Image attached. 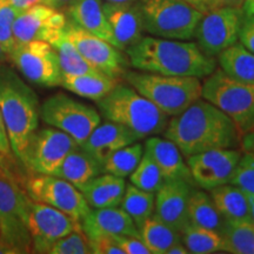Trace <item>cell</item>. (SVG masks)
Here are the masks:
<instances>
[{"instance_id": "obj_1", "label": "cell", "mask_w": 254, "mask_h": 254, "mask_svg": "<svg viewBox=\"0 0 254 254\" xmlns=\"http://www.w3.org/2000/svg\"><path fill=\"white\" fill-rule=\"evenodd\" d=\"M164 136L186 158L217 148H238L241 144V134L233 120L202 98L168 120Z\"/></svg>"}, {"instance_id": "obj_2", "label": "cell", "mask_w": 254, "mask_h": 254, "mask_svg": "<svg viewBox=\"0 0 254 254\" xmlns=\"http://www.w3.org/2000/svg\"><path fill=\"white\" fill-rule=\"evenodd\" d=\"M125 52L136 71L202 79L217 68V59L206 56L190 40L142 37Z\"/></svg>"}, {"instance_id": "obj_3", "label": "cell", "mask_w": 254, "mask_h": 254, "mask_svg": "<svg viewBox=\"0 0 254 254\" xmlns=\"http://www.w3.org/2000/svg\"><path fill=\"white\" fill-rule=\"evenodd\" d=\"M39 110L36 92L17 71L0 63V111L12 151L20 167L30 139L39 126Z\"/></svg>"}, {"instance_id": "obj_4", "label": "cell", "mask_w": 254, "mask_h": 254, "mask_svg": "<svg viewBox=\"0 0 254 254\" xmlns=\"http://www.w3.org/2000/svg\"><path fill=\"white\" fill-rule=\"evenodd\" d=\"M97 106L105 119L127 127L140 139L164 133L171 118L131 85L120 81Z\"/></svg>"}, {"instance_id": "obj_5", "label": "cell", "mask_w": 254, "mask_h": 254, "mask_svg": "<svg viewBox=\"0 0 254 254\" xmlns=\"http://www.w3.org/2000/svg\"><path fill=\"white\" fill-rule=\"evenodd\" d=\"M124 79L168 117L183 113L199 100L202 93V82L196 77L164 75L128 69Z\"/></svg>"}, {"instance_id": "obj_6", "label": "cell", "mask_w": 254, "mask_h": 254, "mask_svg": "<svg viewBox=\"0 0 254 254\" xmlns=\"http://www.w3.org/2000/svg\"><path fill=\"white\" fill-rule=\"evenodd\" d=\"M146 33L165 39L190 40L202 13L185 0H139Z\"/></svg>"}, {"instance_id": "obj_7", "label": "cell", "mask_w": 254, "mask_h": 254, "mask_svg": "<svg viewBox=\"0 0 254 254\" xmlns=\"http://www.w3.org/2000/svg\"><path fill=\"white\" fill-rule=\"evenodd\" d=\"M202 99L213 104L233 120L240 134L254 128V85L234 80L220 68L204 78Z\"/></svg>"}, {"instance_id": "obj_8", "label": "cell", "mask_w": 254, "mask_h": 254, "mask_svg": "<svg viewBox=\"0 0 254 254\" xmlns=\"http://www.w3.org/2000/svg\"><path fill=\"white\" fill-rule=\"evenodd\" d=\"M39 116L51 127L65 132L80 145L101 122L94 107L65 93H56L41 104Z\"/></svg>"}, {"instance_id": "obj_9", "label": "cell", "mask_w": 254, "mask_h": 254, "mask_svg": "<svg viewBox=\"0 0 254 254\" xmlns=\"http://www.w3.org/2000/svg\"><path fill=\"white\" fill-rule=\"evenodd\" d=\"M25 79L37 86H60L62 69L58 55L50 43L41 40L15 44L8 58Z\"/></svg>"}, {"instance_id": "obj_10", "label": "cell", "mask_w": 254, "mask_h": 254, "mask_svg": "<svg viewBox=\"0 0 254 254\" xmlns=\"http://www.w3.org/2000/svg\"><path fill=\"white\" fill-rule=\"evenodd\" d=\"M24 189L32 200L59 209L79 224L91 211L80 190L62 178L33 174L24 182Z\"/></svg>"}, {"instance_id": "obj_11", "label": "cell", "mask_w": 254, "mask_h": 254, "mask_svg": "<svg viewBox=\"0 0 254 254\" xmlns=\"http://www.w3.org/2000/svg\"><path fill=\"white\" fill-rule=\"evenodd\" d=\"M64 34L97 71L119 81L125 77L129 66L125 51L88 33L71 20L66 21Z\"/></svg>"}, {"instance_id": "obj_12", "label": "cell", "mask_w": 254, "mask_h": 254, "mask_svg": "<svg viewBox=\"0 0 254 254\" xmlns=\"http://www.w3.org/2000/svg\"><path fill=\"white\" fill-rule=\"evenodd\" d=\"M24 221L30 233L33 253H49L56 241L80 225L59 209L34 201L28 195L25 201Z\"/></svg>"}, {"instance_id": "obj_13", "label": "cell", "mask_w": 254, "mask_h": 254, "mask_svg": "<svg viewBox=\"0 0 254 254\" xmlns=\"http://www.w3.org/2000/svg\"><path fill=\"white\" fill-rule=\"evenodd\" d=\"M243 8L218 7L202 15L196 26V45L206 56L217 58L219 53L239 41L240 26L244 19Z\"/></svg>"}, {"instance_id": "obj_14", "label": "cell", "mask_w": 254, "mask_h": 254, "mask_svg": "<svg viewBox=\"0 0 254 254\" xmlns=\"http://www.w3.org/2000/svg\"><path fill=\"white\" fill-rule=\"evenodd\" d=\"M27 194L0 174V240L17 250L18 254L31 253L32 241L24 221Z\"/></svg>"}, {"instance_id": "obj_15", "label": "cell", "mask_w": 254, "mask_h": 254, "mask_svg": "<svg viewBox=\"0 0 254 254\" xmlns=\"http://www.w3.org/2000/svg\"><path fill=\"white\" fill-rule=\"evenodd\" d=\"M77 146L74 139L55 127L38 128L27 145L23 167L34 174L53 176L66 155Z\"/></svg>"}, {"instance_id": "obj_16", "label": "cell", "mask_w": 254, "mask_h": 254, "mask_svg": "<svg viewBox=\"0 0 254 254\" xmlns=\"http://www.w3.org/2000/svg\"><path fill=\"white\" fill-rule=\"evenodd\" d=\"M243 150L217 148L187 157L190 173L195 185L211 190L231 183Z\"/></svg>"}, {"instance_id": "obj_17", "label": "cell", "mask_w": 254, "mask_h": 254, "mask_svg": "<svg viewBox=\"0 0 254 254\" xmlns=\"http://www.w3.org/2000/svg\"><path fill=\"white\" fill-rule=\"evenodd\" d=\"M66 19L63 12L44 4H37L19 12L14 20L13 36L15 44L41 40L52 44L62 36Z\"/></svg>"}, {"instance_id": "obj_18", "label": "cell", "mask_w": 254, "mask_h": 254, "mask_svg": "<svg viewBox=\"0 0 254 254\" xmlns=\"http://www.w3.org/2000/svg\"><path fill=\"white\" fill-rule=\"evenodd\" d=\"M192 185L184 180H167L155 193L154 215L183 233L190 224L189 199Z\"/></svg>"}, {"instance_id": "obj_19", "label": "cell", "mask_w": 254, "mask_h": 254, "mask_svg": "<svg viewBox=\"0 0 254 254\" xmlns=\"http://www.w3.org/2000/svg\"><path fill=\"white\" fill-rule=\"evenodd\" d=\"M103 7L120 50L126 51L144 37V20L139 1L131 4L103 1Z\"/></svg>"}, {"instance_id": "obj_20", "label": "cell", "mask_w": 254, "mask_h": 254, "mask_svg": "<svg viewBox=\"0 0 254 254\" xmlns=\"http://www.w3.org/2000/svg\"><path fill=\"white\" fill-rule=\"evenodd\" d=\"M139 140L140 138L129 128L107 120L95 127L79 146L103 165L114 152Z\"/></svg>"}, {"instance_id": "obj_21", "label": "cell", "mask_w": 254, "mask_h": 254, "mask_svg": "<svg viewBox=\"0 0 254 254\" xmlns=\"http://www.w3.org/2000/svg\"><path fill=\"white\" fill-rule=\"evenodd\" d=\"M80 227L88 239L103 234L140 237L138 227L120 206L91 208L80 221Z\"/></svg>"}, {"instance_id": "obj_22", "label": "cell", "mask_w": 254, "mask_h": 254, "mask_svg": "<svg viewBox=\"0 0 254 254\" xmlns=\"http://www.w3.org/2000/svg\"><path fill=\"white\" fill-rule=\"evenodd\" d=\"M144 152L157 164L164 180H184L194 185L192 173L179 147L166 138L152 135L144 145Z\"/></svg>"}, {"instance_id": "obj_23", "label": "cell", "mask_w": 254, "mask_h": 254, "mask_svg": "<svg viewBox=\"0 0 254 254\" xmlns=\"http://www.w3.org/2000/svg\"><path fill=\"white\" fill-rule=\"evenodd\" d=\"M67 13L69 20L82 30L109 41L120 50L118 41L114 38L112 28L105 15L103 0H74L67 8Z\"/></svg>"}, {"instance_id": "obj_24", "label": "cell", "mask_w": 254, "mask_h": 254, "mask_svg": "<svg viewBox=\"0 0 254 254\" xmlns=\"http://www.w3.org/2000/svg\"><path fill=\"white\" fill-rule=\"evenodd\" d=\"M78 190L91 208L117 207L125 194L126 182L124 178L101 173L79 186Z\"/></svg>"}, {"instance_id": "obj_25", "label": "cell", "mask_w": 254, "mask_h": 254, "mask_svg": "<svg viewBox=\"0 0 254 254\" xmlns=\"http://www.w3.org/2000/svg\"><path fill=\"white\" fill-rule=\"evenodd\" d=\"M101 173H104L103 165L78 145L66 155L53 176L62 178L78 189Z\"/></svg>"}, {"instance_id": "obj_26", "label": "cell", "mask_w": 254, "mask_h": 254, "mask_svg": "<svg viewBox=\"0 0 254 254\" xmlns=\"http://www.w3.org/2000/svg\"><path fill=\"white\" fill-rule=\"evenodd\" d=\"M209 194L225 221H252L249 196L239 187L226 184L211 190Z\"/></svg>"}, {"instance_id": "obj_27", "label": "cell", "mask_w": 254, "mask_h": 254, "mask_svg": "<svg viewBox=\"0 0 254 254\" xmlns=\"http://www.w3.org/2000/svg\"><path fill=\"white\" fill-rule=\"evenodd\" d=\"M118 82L119 80L104 73L95 72L79 75L63 74L60 86L81 98L98 101L109 93Z\"/></svg>"}, {"instance_id": "obj_28", "label": "cell", "mask_w": 254, "mask_h": 254, "mask_svg": "<svg viewBox=\"0 0 254 254\" xmlns=\"http://www.w3.org/2000/svg\"><path fill=\"white\" fill-rule=\"evenodd\" d=\"M220 69L234 80L254 85V53L238 43L217 56Z\"/></svg>"}, {"instance_id": "obj_29", "label": "cell", "mask_w": 254, "mask_h": 254, "mask_svg": "<svg viewBox=\"0 0 254 254\" xmlns=\"http://www.w3.org/2000/svg\"><path fill=\"white\" fill-rule=\"evenodd\" d=\"M189 219L190 222L196 226L213 230L221 233L225 226L224 218L219 213L211 194L200 190H190L189 199Z\"/></svg>"}, {"instance_id": "obj_30", "label": "cell", "mask_w": 254, "mask_h": 254, "mask_svg": "<svg viewBox=\"0 0 254 254\" xmlns=\"http://www.w3.org/2000/svg\"><path fill=\"white\" fill-rule=\"evenodd\" d=\"M139 234L151 254H166L174 244L182 241V233L154 214L141 225Z\"/></svg>"}, {"instance_id": "obj_31", "label": "cell", "mask_w": 254, "mask_h": 254, "mask_svg": "<svg viewBox=\"0 0 254 254\" xmlns=\"http://www.w3.org/2000/svg\"><path fill=\"white\" fill-rule=\"evenodd\" d=\"M222 252L254 254V222H225L221 231Z\"/></svg>"}, {"instance_id": "obj_32", "label": "cell", "mask_w": 254, "mask_h": 254, "mask_svg": "<svg viewBox=\"0 0 254 254\" xmlns=\"http://www.w3.org/2000/svg\"><path fill=\"white\" fill-rule=\"evenodd\" d=\"M120 207L131 217L139 230L141 225L154 214L155 194L129 184L126 185L125 194L120 202Z\"/></svg>"}, {"instance_id": "obj_33", "label": "cell", "mask_w": 254, "mask_h": 254, "mask_svg": "<svg viewBox=\"0 0 254 254\" xmlns=\"http://www.w3.org/2000/svg\"><path fill=\"white\" fill-rule=\"evenodd\" d=\"M182 243L192 254L222 252V237L220 233L193 224H190L184 230Z\"/></svg>"}, {"instance_id": "obj_34", "label": "cell", "mask_w": 254, "mask_h": 254, "mask_svg": "<svg viewBox=\"0 0 254 254\" xmlns=\"http://www.w3.org/2000/svg\"><path fill=\"white\" fill-rule=\"evenodd\" d=\"M51 45L55 47L58 55L62 74L79 75L99 72L86 62V59L79 53L74 45L65 37L64 32Z\"/></svg>"}, {"instance_id": "obj_35", "label": "cell", "mask_w": 254, "mask_h": 254, "mask_svg": "<svg viewBox=\"0 0 254 254\" xmlns=\"http://www.w3.org/2000/svg\"><path fill=\"white\" fill-rule=\"evenodd\" d=\"M142 155H144V145H141L140 142L136 141L127 145L114 152L105 161L103 164L104 173L125 179L135 170V167L140 163Z\"/></svg>"}, {"instance_id": "obj_36", "label": "cell", "mask_w": 254, "mask_h": 254, "mask_svg": "<svg viewBox=\"0 0 254 254\" xmlns=\"http://www.w3.org/2000/svg\"><path fill=\"white\" fill-rule=\"evenodd\" d=\"M129 182L133 186L155 194L165 180L157 164L144 152L140 163L129 174Z\"/></svg>"}, {"instance_id": "obj_37", "label": "cell", "mask_w": 254, "mask_h": 254, "mask_svg": "<svg viewBox=\"0 0 254 254\" xmlns=\"http://www.w3.org/2000/svg\"><path fill=\"white\" fill-rule=\"evenodd\" d=\"M91 244L80 225L53 244L49 254H91Z\"/></svg>"}, {"instance_id": "obj_38", "label": "cell", "mask_w": 254, "mask_h": 254, "mask_svg": "<svg viewBox=\"0 0 254 254\" xmlns=\"http://www.w3.org/2000/svg\"><path fill=\"white\" fill-rule=\"evenodd\" d=\"M19 12L8 0H0V47L7 58L15 46L13 25Z\"/></svg>"}, {"instance_id": "obj_39", "label": "cell", "mask_w": 254, "mask_h": 254, "mask_svg": "<svg viewBox=\"0 0 254 254\" xmlns=\"http://www.w3.org/2000/svg\"><path fill=\"white\" fill-rule=\"evenodd\" d=\"M19 166L20 165L12 151L11 142H9L1 111H0V174L19 184Z\"/></svg>"}, {"instance_id": "obj_40", "label": "cell", "mask_w": 254, "mask_h": 254, "mask_svg": "<svg viewBox=\"0 0 254 254\" xmlns=\"http://www.w3.org/2000/svg\"><path fill=\"white\" fill-rule=\"evenodd\" d=\"M232 185L239 187L247 195H254V154L251 152L243 151L238 161L233 177Z\"/></svg>"}, {"instance_id": "obj_41", "label": "cell", "mask_w": 254, "mask_h": 254, "mask_svg": "<svg viewBox=\"0 0 254 254\" xmlns=\"http://www.w3.org/2000/svg\"><path fill=\"white\" fill-rule=\"evenodd\" d=\"M90 240L92 253L94 254H124V251L120 249L113 236H98Z\"/></svg>"}, {"instance_id": "obj_42", "label": "cell", "mask_w": 254, "mask_h": 254, "mask_svg": "<svg viewBox=\"0 0 254 254\" xmlns=\"http://www.w3.org/2000/svg\"><path fill=\"white\" fill-rule=\"evenodd\" d=\"M124 254H151L140 237L132 236H113Z\"/></svg>"}, {"instance_id": "obj_43", "label": "cell", "mask_w": 254, "mask_h": 254, "mask_svg": "<svg viewBox=\"0 0 254 254\" xmlns=\"http://www.w3.org/2000/svg\"><path fill=\"white\" fill-rule=\"evenodd\" d=\"M239 43L254 53V14L244 15L239 32Z\"/></svg>"}, {"instance_id": "obj_44", "label": "cell", "mask_w": 254, "mask_h": 254, "mask_svg": "<svg viewBox=\"0 0 254 254\" xmlns=\"http://www.w3.org/2000/svg\"><path fill=\"white\" fill-rule=\"evenodd\" d=\"M240 147L243 151L251 152L254 154V128L241 135Z\"/></svg>"}, {"instance_id": "obj_45", "label": "cell", "mask_w": 254, "mask_h": 254, "mask_svg": "<svg viewBox=\"0 0 254 254\" xmlns=\"http://www.w3.org/2000/svg\"><path fill=\"white\" fill-rule=\"evenodd\" d=\"M244 1L245 0H212L211 1V8H218V7H237L243 8Z\"/></svg>"}, {"instance_id": "obj_46", "label": "cell", "mask_w": 254, "mask_h": 254, "mask_svg": "<svg viewBox=\"0 0 254 254\" xmlns=\"http://www.w3.org/2000/svg\"><path fill=\"white\" fill-rule=\"evenodd\" d=\"M74 0H43V4L50 7L57 9V11H67V8L71 6Z\"/></svg>"}, {"instance_id": "obj_47", "label": "cell", "mask_w": 254, "mask_h": 254, "mask_svg": "<svg viewBox=\"0 0 254 254\" xmlns=\"http://www.w3.org/2000/svg\"><path fill=\"white\" fill-rule=\"evenodd\" d=\"M8 1L20 12L37 4H43V0H8Z\"/></svg>"}, {"instance_id": "obj_48", "label": "cell", "mask_w": 254, "mask_h": 254, "mask_svg": "<svg viewBox=\"0 0 254 254\" xmlns=\"http://www.w3.org/2000/svg\"><path fill=\"white\" fill-rule=\"evenodd\" d=\"M185 1L194 6V7L198 8L199 11H201L202 13H206V12L209 11V8H211L212 0H185Z\"/></svg>"}, {"instance_id": "obj_49", "label": "cell", "mask_w": 254, "mask_h": 254, "mask_svg": "<svg viewBox=\"0 0 254 254\" xmlns=\"http://www.w3.org/2000/svg\"><path fill=\"white\" fill-rule=\"evenodd\" d=\"M166 254H190V252L189 250L186 249V246L180 241V243L174 244V245L167 251Z\"/></svg>"}, {"instance_id": "obj_50", "label": "cell", "mask_w": 254, "mask_h": 254, "mask_svg": "<svg viewBox=\"0 0 254 254\" xmlns=\"http://www.w3.org/2000/svg\"><path fill=\"white\" fill-rule=\"evenodd\" d=\"M243 11L247 15L254 14V0H245L243 5Z\"/></svg>"}, {"instance_id": "obj_51", "label": "cell", "mask_w": 254, "mask_h": 254, "mask_svg": "<svg viewBox=\"0 0 254 254\" xmlns=\"http://www.w3.org/2000/svg\"><path fill=\"white\" fill-rule=\"evenodd\" d=\"M104 2H112V4H131V2H136L139 0H103Z\"/></svg>"}, {"instance_id": "obj_52", "label": "cell", "mask_w": 254, "mask_h": 254, "mask_svg": "<svg viewBox=\"0 0 254 254\" xmlns=\"http://www.w3.org/2000/svg\"><path fill=\"white\" fill-rule=\"evenodd\" d=\"M250 201V211H251V219L254 222V195H247Z\"/></svg>"}, {"instance_id": "obj_53", "label": "cell", "mask_w": 254, "mask_h": 254, "mask_svg": "<svg viewBox=\"0 0 254 254\" xmlns=\"http://www.w3.org/2000/svg\"><path fill=\"white\" fill-rule=\"evenodd\" d=\"M5 59H7V57H6V55L4 53V51H2L1 47H0V63L4 62Z\"/></svg>"}]
</instances>
